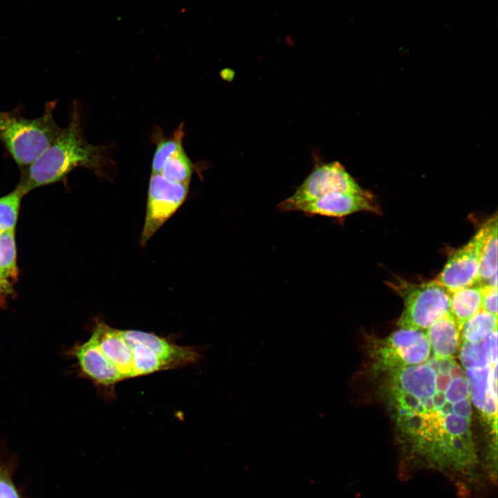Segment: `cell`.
I'll use <instances>...</instances> for the list:
<instances>
[{
	"label": "cell",
	"mask_w": 498,
	"mask_h": 498,
	"mask_svg": "<svg viewBox=\"0 0 498 498\" xmlns=\"http://www.w3.org/2000/svg\"><path fill=\"white\" fill-rule=\"evenodd\" d=\"M382 389L408 467L440 472L459 490L477 482L472 403L463 368L454 358L432 355L387 372Z\"/></svg>",
	"instance_id": "1"
},
{
	"label": "cell",
	"mask_w": 498,
	"mask_h": 498,
	"mask_svg": "<svg viewBox=\"0 0 498 498\" xmlns=\"http://www.w3.org/2000/svg\"><path fill=\"white\" fill-rule=\"evenodd\" d=\"M105 146L93 145L84 137L81 115L73 102L68 124L28 167L23 169L17 189L24 196L30 191L65 179L77 167H85L98 175L110 162Z\"/></svg>",
	"instance_id": "2"
},
{
	"label": "cell",
	"mask_w": 498,
	"mask_h": 498,
	"mask_svg": "<svg viewBox=\"0 0 498 498\" xmlns=\"http://www.w3.org/2000/svg\"><path fill=\"white\" fill-rule=\"evenodd\" d=\"M459 350L471 403L496 434L497 329L477 342H460Z\"/></svg>",
	"instance_id": "3"
},
{
	"label": "cell",
	"mask_w": 498,
	"mask_h": 498,
	"mask_svg": "<svg viewBox=\"0 0 498 498\" xmlns=\"http://www.w3.org/2000/svg\"><path fill=\"white\" fill-rule=\"evenodd\" d=\"M56 104L55 100L48 102L43 113L33 119L24 117L17 109L0 111V142L22 170L32 164L60 133L62 128L53 118Z\"/></svg>",
	"instance_id": "4"
},
{
	"label": "cell",
	"mask_w": 498,
	"mask_h": 498,
	"mask_svg": "<svg viewBox=\"0 0 498 498\" xmlns=\"http://www.w3.org/2000/svg\"><path fill=\"white\" fill-rule=\"evenodd\" d=\"M390 286L404 301L398 322L400 329L424 331L450 314L451 292L436 279L418 284L400 279Z\"/></svg>",
	"instance_id": "5"
},
{
	"label": "cell",
	"mask_w": 498,
	"mask_h": 498,
	"mask_svg": "<svg viewBox=\"0 0 498 498\" xmlns=\"http://www.w3.org/2000/svg\"><path fill=\"white\" fill-rule=\"evenodd\" d=\"M362 189L338 161L317 166L295 192L277 205L283 212L293 211L298 205L333 193H362Z\"/></svg>",
	"instance_id": "6"
},
{
	"label": "cell",
	"mask_w": 498,
	"mask_h": 498,
	"mask_svg": "<svg viewBox=\"0 0 498 498\" xmlns=\"http://www.w3.org/2000/svg\"><path fill=\"white\" fill-rule=\"evenodd\" d=\"M374 352L376 367L389 372L425 362L431 353L425 333L400 329L378 343Z\"/></svg>",
	"instance_id": "7"
},
{
	"label": "cell",
	"mask_w": 498,
	"mask_h": 498,
	"mask_svg": "<svg viewBox=\"0 0 498 498\" xmlns=\"http://www.w3.org/2000/svg\"><path fill=\"white\" fill-rule=\"evenodd\" d=\"M189 185L170 181L160 174H151L146 215L140 243L145 246L157 230L185 201Z\"/></svg>",
	"instance_id": "8"
},
{
	"label": "cell",
	"mask_w": 498,
	"mask_h": 498,
	"mask_svg": "<svg viewBox=\"0 0 498 498\" xmlns=\"http://www.w3.org/2000/svg\"><path fill=\"white\" fill-rule=\"evenodd\" d=\"M483 229L481 227L462 248L448 259L436 280L449 291L477 284L479 250Z\"/></svg>",
	"instance_id": "9"
},
{
	"label": "cell",
	"mask_w": 498,
	"mask_h": 498,
	"mask_svg": "<svg viewBox=\"0 0 498 498\" xmlns=\"http://www.w3.org/2000/svg\"><path fill=\"white\" fill-rule=\"evenodd\" d=\"M380 210L370 193H333L296 206L293 211L306 216H323L335 219L361 211L378 213Z\"/></svg>",
	"instance_id": "10"
},
{
	"label": "cell",
	"mask_w": 498,
	"mask_h": 498,
	"mask_svg": "<svg viewBox=\"0 0 498 498\" xmlns=\"http://www.w3.org/2000/svg\"><path fill=\"white\" fill-rule=\"evenodd\" d=\"M70 354L77 361L83 375L98 385L109 387L124 379L101 350L94 331L89 340L73 347Z\"/></svg>",
	"instance_id": "11"
},
{
	"label": "cell",
	"mask_w": 498,
	"mask_h": 498,
	"mask_svg": "<svg viewBox=\"0 0 498 498\" xmlns=\"http://www.w3.org/2000/svg\"><path fill=\"white\" fill-rule=\"evenodd\" d=\"M129 344H142L151 350L165 365L167 369L196 362L199 353L193 347L179 346L151 333L136 330H121Z\"/></svg>",
	"instance_id": "12"
},
{
	"label": "cell",
	"mask_w": 498,
	"mask_h": 498,
	"mask_svg": "<svg viewBox=\"0 0 498 498\" xmlns=\"http://www.w3.org/2000/svg\"><path fill=\"white\" fill-rule=\"evenodd\" d=\"M99 346L104 355L116 366L123 378L136 377L133 354L130 344L122 335L121 330L97 322L93 330Z\"/></svg>",
	"instance_id": "13"
},
{
	"label": "cell",
	"mask_w": 498,
	"mask_h": 498,
	"mask_svg": "<svg viewBox=\"0 0 498 498\" xmlns=\"http://www.w3.org/2000/svg\"><path fill=\"white\" fill-rule=\"evenodd\" d=\"M434 357L439 359L454 358L459 348L460 331L450 314L434 322L425 333Z\"/></svg>",
	"instance_id": "14"
},
{
	"label": "cell",
	"mask_w": 498,
	"mask_h": 498,
	"mask_svg": "<svg viewBox=\"0 0 498 498\" xmlns=\"http://www.w3.org/2000/svg\"><path fill=\"white\" fill-rule=\"evenodd\" d=\"M17 276L15 230L0 232V306L13 294Z\"/></svg>",
	"instance_id": "15"
},
{
	"label": "cell",
	"mask_w": 498,
	"mask_h": 498,
	"mask_svg": "<svg viewBox=\"0 0 498 498\" xmlns=\"http://www.w3.org/2000/svg\"><path fill=\"white\" fill-rule=\"evenodd\" d=\"M481 286L476 284L451 292L450 314L461 331L463 324L481 309Z\"/></svg>",
	"instance_id": "16"
},
{
	"label": "cell",
	"mask_w": 498,
	"mask_h": 498,
	"mask_svg": "<svg viewBox=\"0 0 498 498\" xmlns=\"http://www.w3.org/2000/svg\"><path fill=\"white\" fill-rule=\"evenodd\" d=\"M483 234L479 250L477 284H483L497 273V219H489L483 226Z\"/></svg>",
	"instance_id": "17"
},
{
	"label": "cell",
	"mask_w": 498,
	"mask_h": 498,
	"mask_svg": "<svg viewBox=\"0 0 498 498\" xmlns=\"http://www.w3.org/2000/svg\"><path fill=\"white\" fill-rule=\"evenodd\" d=\"M497 329V316L481 309L462 326L461 342H477Z\"/></svg>",
	"instance_id": "18"
},
{
	"label": "cell",
	"mask_w": 498,
	"mask_h": 498,
	"mask_svg": "<svg viewBox=\"0 0 498 498\" xmlns=\"http://www.w3.org/2000/svg\"><path fill=\"white\" fill-rule=\"evenodd\" d=\"M183 124L181 123L174 133L167 138L160 137L156 142L151 162V174H159L165 162L176 152L183 148Z\"/></svg>",
	"instance_id": "19"
},
{
	"label": "cell",
	"mask_w": 498,
	"mask_h": 498,
	"mask_svg": "<svg viewBox=\"0 0 498 498\" xmlns=\"http://www.w3.org/2000/svg\"><path fill=\"white\" fill-rule=\"evenodd\" d=\"M192 173L193 164L182 148L165 162L159 174L170 181L189 185Z\"/></svg>",
	"instance_id": "20"
},
{
	"label": "cell",
	"mask_w": 498,
	"mask_h": 498,
	"mask_svg": "<svg viewBox=\"0 0 498 498\" xmlns=\"http://www.w3.org/2000/svg\"><path fill=\"white\" fill-rule=\"evenodd\" d=\"M136 376L167 370L164 362L149 348L142 344H130Z\"/></svg>",
	"instance_id": "21"
},
{
	"label": "cell",
	"mask_w": 498,
	"mask_h": 498,
	"mask_svg": "<svg viewBox=\"0 0 498 498\" xmlns=\"http://www.w3.org/2000/svg\"><path fill=\"white\" fill-rule=\"evenodd\" d=\"M22 196L16 188L0 198V232L15 230Z\"/></svg>",
	"instance_id": "22"
},
{
	"label": "cell",
	"mask_w": 498,
	"mask_h": 498,
	"mask_svg": "<svg viewBox=\"0 0 498 498\" xmlns=\"http://www.w3.org/2000/svg\"><path fill=\"white\" fill-rule=\"evenodd\" d=\"M481 309L497 316V287L481 285Z\"/></svg>",
	"instance_id": "23"
},
{
	"label": "cell",
	"mask_w": 498,
	"mask_h": 498,
	"mask_svg": "<svg viewBox=\"0 0 498 498\" xmlns=\"http://www.w3.org/2000/svg\"><path fill=\"white\" fill-rule=\"evenodd\" d=\"M0 498H19L10 475L0 467Z\"/></svg>",
	"instance_id": "24"
}]
</instances>
